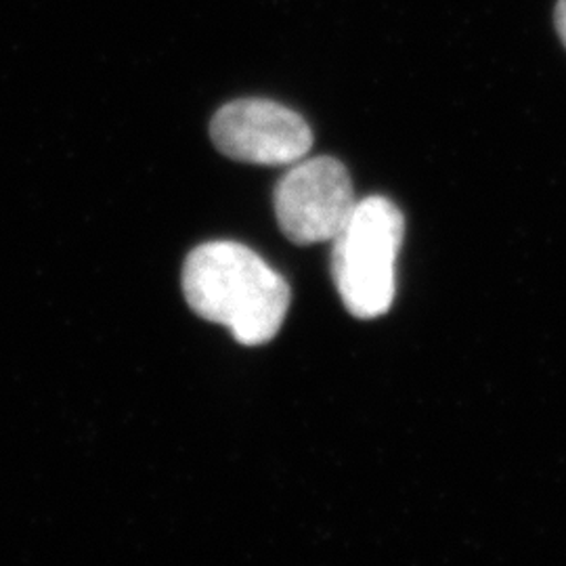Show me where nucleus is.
<instances>
[{"mask_svg": "<svg viewBox=\"0 0 566 566\" xmlns=\"http://www.w3.org/2000/svg\"><path fill=\"white\" fill-rule=\"evenodd\" d=\"M210 137L227 158L261 166L301 163L313 147L303 116L269 99L227 103L212 118Z\"/></svg>", "mask_w": 566, "mask_h": 566, "instance_id": "20e7f679", "label": "nucleus"}, {"mask_svg": "<svg viewBox=\"0 0 566 566\" xmlns=\"http://www.w3.org/2000/svg\"><path fill=\"white\" fill-rule=\"evenodd\" d=\"M401 210L380 196L357 202L332 240V273L350 315L376 319L395 301V264L403 243Z\"/></svg>", "mask_w": 566, "mask_h": 566, "instance_id": "f03ea898", "label": "nucleus"}, {"mask_svg": "<svg viewBox=\"0 0 566 566\" xmlns=\"http://www.w3.org/2000/svg\"><path fill=\"white\" fill-rule=\"evenodd\" d=\"M554 23L558 30V36L566 46V0H558L556 9H554Z\"/></svg>", "mask_w": 566, "mask_h": 566, "instance_id": "39448f33", "label": "nucleus"}, {"mask_svg": "<svg viewBox=\"0 0 566 566\" xmlns=\"http://www.w3.org/2000/svg\"><path fill=\"white\" fill-rule=\"evenodd\" d=\"M357 206L353 181L334 158L296 163L275 189V217L290 242H332Z\"/></svg>", "mask_w": 566, "mask_h": 566, "instance_id": "7ed1b4c3", "label": "nucleus"}, {"mask_svg": "<svg viewBox=\"0 0 566 566\" xmlns=\"http://www.w3.org/2000/svg\"><path fill=\"white\" fill-rule=\"evenodd\" d=\"M182 294L198 317L229 327L243 346L273 340L290 308L287 282L235 242L196 248L182 266Z\"/></svg>", "mask_w": 566, "mask_h": 566, "instance_id": "f257e3e1", "label": "nucleus"}]
</instances>
